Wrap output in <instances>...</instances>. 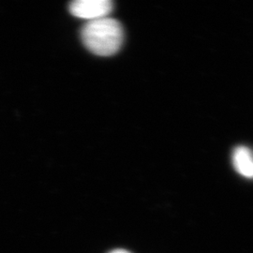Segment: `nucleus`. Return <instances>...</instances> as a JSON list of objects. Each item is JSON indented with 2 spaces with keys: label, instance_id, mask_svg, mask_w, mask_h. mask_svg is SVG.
Segmentation results:
<instances>
[{
  "label": "nucleus",
  "instance_id": "obj_1",
  "mask_svg": "<svg viewBox=\"0 0 253 253\" xmlns=\"http://www.w3.org/2000/svg\"><path fill=\"white\" fill-rule=\"evenodd\" d=\"M82 42L91 53L100 56L117 54L124 41V30L116 19L104 17L87 22L81 30Z\"/></svg>",
  "mask_w": 253,
  "mask_h": 253
},
{
  "label": "nucleus",
  "instance_id": "obj_2",
  "mask_svg": "<svg viewBox=\"0 0 253 253\" xmlns=\"http://www.w3.org/2000/svg\"><path fill=\"white\" fill-rule=\"evenodd\" d=\"M69 9L73 16L89 22L108 17L114 9V3L111 0H75Z\"/></svg>",
  "mask_w": 253,
  "mask_h": 253
},
{
  "label": "nucleus",
  "instance_id": "obj_3",
  "mask_svg": "<svg viewBox=\"0 0 253 253\" xmlns=\"http://www.w3.org/2000/svg\"><path fill=\"white\" fill-rule=\"evenodd\" d=\"M233 163L236 172L246 178L253 179V152L250 148L243 145L235 148Z\"/></svg>",
  "mask_w": 253,
  "mask_h": 253
},
{
  "label": "nucleus",
  "instance_id": "obj_4",
  "mask_svg": "<svg viewBox=\"0 0 253 253\" xmlns=\"http://www.w3.org/2000/svg\"><path fill=\"white\" fill-rule=\"evenodd\" d=\"M130 253L129 252H127V251H125V250H115V251H113L112 253Z\"/></svg>",
  "mask_w": 253,
  "mask_h": 253
}]
</instances>
